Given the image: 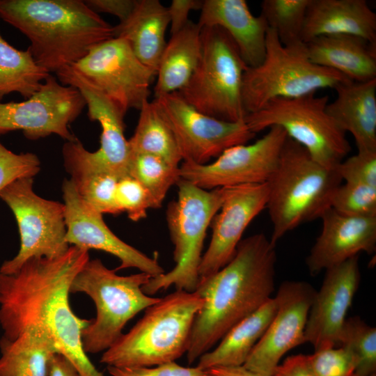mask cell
I'll list each match as a JSON object with an SVG mask.
<instances>
[{
    "mask_svg": "<svg viewBox=\"0 0 376 376\" xmlns=\"http://www.w3.org/2000/svg\"><path fill=\"white\" fill-rule=\"evenodd\" d=\"M169 26L167 7L158 0H137L130 17L113 26V37L125 39L139 61L156 75Z\"/></svg>",
    "mask_w": 376,
    "mask_h": 376,
    "instance_id": "cell-26",
    "label": "cell"
},
{
    "mask_svg": "<svg viewBox=\"0 0 376 376\" xmlns=\"http://www.w3.org/2000/svg\"><path fill=\"white\" fill-rule=\"evenodd\" d=\"M176 185L177 199L169 203L166 211L175 265L171 271L151 278L143 286V291L150 296L171 285L176 290L196 291L207 230L228 189L206 190L181 178Z\"/></svg>",
    "mask_w": 376,
    "mask_h": 376,
    "instance_id": "cell-7",
    "label": "cell"
},
{
    "mask_svg": "<svg viewBox=\"0 0 376 376\" xmlns=\"http://www.w3.org/2000/svg\"><path fill=\"white\" fill-rule=\"evenodd\" d=\"M310 0H263L260 15L283 45L301 41V33Z\"/></svg>",
    "mask_w": 376,
    "mask_h": 376,
    "instance_id": "cell-32",
    "label": "cell"
},
{
    "mask_svg": "<svg viewBox=\"0 0 376 376\" xmlns=\"http://www.w3.org/2000/svg\"><path fill=\"white\" fill-rule=\"evenodd\" d=\"M330 207L350 216H376V187L341 183L333 194Z\"/></svg>",
    "mask_w": 376,
    "mask_h": 376,
    "instance_id": "cell-36",
    "label": "cell"
},
{
    "mask_svg": "<svg viewBox=\"0 0 376 376\" xmlns=\"http://www.w3.org/2000/svg\"><path fill=\"white\" fill-rule=\"evenodd\" d=\"M72 67L125 114L130 109L140 110L148 100L156 75L139 61L125 39L115 37L93 47Z\"/></svg>",
    "mask_w": 376,
    "mask_h": 376,
    "instance_id": "cell-13",
    "label": "cell"
},
{
    "mask_svg": "<svg viewBox=\"0 0 376 376\" xmlns=\"http://www.w3.org/2000/svg\"><path fill=\"white\" fill-rule=\"evenodd\" d=\"M316 290L306 281L283 282L274 298L276 312L243 366L272 376L282 357L305 343L304 331Z\"/></svg>",
    "mask_w": 376,
    "mask_h": 376,
    "instance_id": "cell-17",
    "label": "cell"
},
{
    "mask_svg": "<svg viewBox=\"0 0 376 376\" xmlns=\"http://www.w3.org/2000/svg\"><path fill=\"white\" fill-rule=\"evenodd\" d=\"M308 359L315 376H354L355 361L341 346L315 350Z\"/></svg>",
    "mask_w": 376,
    "mask_h": 376,
    "instance_id": "cell-38",
    "label": "cell"
},
{
    "mask_svg": "<svg viewBox=\"0 0 376 376\" xmlns=\"http://www.w3.org/2000/svg\"><path fill=\"white\" fill-rule=\"evenodd\" d=\"M66 224V242L89 251L109 253L120 262L116 271L135 268L152 278L164 273L157 256H148L116 236L103 219L102 214L88 204L78 194L72 180L65 179L62 186Z\"/></svg>",
    "mask_w": 376,
    "mask_h": 376,
    "instance_id": "cell-18",
    "label": "cell"
},
{
    "mask_svg": "<svg viewBox=\"0 0 376 376\" xmlns=\"http://www.w3.org/2000/svg\"><path fill=\"white\" fill-rule=\"evenodd\" d=\"M49 75L36 63L28 49H17L0 33V101L14 92L29 98Z\"/></svg>",
    "mask_w": 376,
    "mask_h": 376,
    "instance_id": "cell-30",
    "label": "cell"
},
{
    "mask_svg": "<svg viewBox=\"0 0 376 376\" xmlns=\"http://www.w3.org/2000/svg\"><path fill=\"white\" fill-rule=\"evenodd\" d=\"M40 169V162L31 152L17 154L0 142V192L13 182L33 178Z\"/></svg>",
    "mask_w": 376,
    "mask_h": 376,
    "instance_id": "cell-39",
    "label": "cell"
},
{
    "mask_svg": "<svg viewBox=\"0 0 376 376\" xmlns=\"http://www.w3.org/2000/svg\"><path fill=\"white\" fill-rule=\"evenodd\" d=\"M348 80L335 70L312 63L305 43L283 45L268 28L263 61L256 67H247L243 75L244 109L247 115L260 110L272 99L297 97L322 88L334 89Z\"/></svg>",
    "mask_w": 376,
    "mask_h": 376,
    "instance_id": "cell-8",
    "label": "cell"
},
{
    "mask_svg": "<svg viewBox=\"0 0 376 376\" xmlns=\"http://www.w3.org/2000/svg\"><path fill=\"white\" fill-rule=\"evenodd\" d=\"M201 54L186 86L178 93L197 111L228 122L244 120L242 99L247 66L228 33L218 26L201 29Z\"/></svg>",
    "mask_w": 376,
    "mask_h": 376,
    "instance_id": "cell-9",
    "label": "cell"
},
{
    "mask_svg": "<svg viewBox=\"0 0 376 376\" xmlns=\"http://www.w3.org/2000/svg\"><path fill=\"white\" fill-rule=\"evenodd\" d=\"M335 169L345 182L376 187V150L357 151Z\"/></svg>",
    "mask_w": 376,
    "mask_h": 376,
    "instance_id": "cell-40",
    "label": "cell"
},
{
    "mask_svg": "<svg viewBox=\"0 0 376 376\" xmlns=\"http://www.w3.org/2000/svg\"><path fill=\"white\" fill-rule=\"evenodd\" d=\"M33 178L18 179L0 192V198L13 212L18 226L20 246L17 255L5 260L0 272H16L34 257L54 258L64 254L66 242L65 205L45 199L33 189Z\"/></svg>",
    "mask_w": 376,
    "mask_h": 376,
    "instance_id": "cell-12",
    "label": "cell"
},
{
    "mask_svg": "<svg viewBox=\"0 0 376 376\" xmlns=\"http://www.w3.org/2000/svg\"><path fill=\"white\" fill-rule=\"evenodd\" d=\"M371 376H376V374H375V375H371Z\"/></svg>",
    "mask_w": 376,
    "mask_h": 376,
    "instance_id": "cell-47",
    "label": "cell"
},
{
    "mask_svg": "<svg viewBox=\"0 0 376 376\" xmlns=\"http://www.w3.org/2000/svg\"><path fill=\"white\" fill-rule=\"evenodd\" d=\"M86 106L79 90L59 83L51 74L25 101L0 102V134L21 130L32 140L56 134L67 141L77 138L68 126Z\"/></svg>",
    "mask_w": 376,
    "mask_h": 376,
    "instance_id": "cell-16",
    "label": "cell"
},
{
    "mask_svg": "<svg viewBox=\"0 0 376 376\" xmlns=\"http://www.w3.org/2000/svg\"><path fill=\"white\" fill-rule=\"evenodd\" d=\"M352 355L356 370L354 376L376 374V329L359 316L346 319L340 344Z\"/></svg>",
    "mask_w": 376,
    "mask_h": 376,
    "instance_id": "cell-34",
    "label": "cell"
},
{
    "mask_svg": "<svg viewBox=\"0 0 376 376\" xmlns=\"http://www.w3.org/2000/svg\"><path fill=\"white\" fill-rule=\"evenodd\" d=\"M207 370L209 376H263L243 366L214 367Z\"/></svg>",
    "mask_w": 376,
    "mask_h": 376,
    "instance_id": "cell-46",
    "label": "cell"
},
{
    "mask_svg": "<svg viewBox=\"0 0 376 376\" xmlns=\"http://www.w3.org/2000/svg\"><path fill=\"white\" fill-rule=\"evenodd\" d=\"M316 290L304 331L315 350L338 347L346 315L361 281L359 256L325 270Z\"/></svg>",
    "mask_w": 376,
    "mask_h": 376,
    "instance_id": "cell-20",
    "label": "cell"
},
{
    "mask_svg": "<svg viewBox=\"0 0 376 376\" xmlns=\"http://www.w3.org/2000/svg\"><path fill=\"white\" fill-rule=\"evenodd\" d=\"M272 376H315L308 355L299 354L287 357L279 364Z\"/></svg>",
    "mask_w": 376,
    "mask_h": 376,
    "instance_id": "cell-44",
    "label": "cell"
},
{
    "mask_svg": "<svg viewBox=\"0 0 376 376\" xmlns=\"http://www.w3.org/2000/svg\"><path fill=\"white\" fill-rule=\"evenodd\" d=\"M139 111L134 133L128 140L131 153L155 156L179 167L182 158L178 143L155 102L146 101Z\"/></svg>",
    "mask_w": 376,
    "mask_h": 376,
    "instance_id": "cell-29",
    "label": "cell"
},
{
    "mask_svg": "<svg viewBox=\"0 0 376 376\" xmlns=\"http://www.w3.org/2000/svg\"><path fill=\"white\" fill-rule=\"evenodd\" d=\"M0 18L29 38L28 51L49 73L113 38V26L82 0H0Z\"/></svg>",
    "mask_w": 376,
    "mask_h": 376,
    "instance_id": "cell-3",
    "label": "cell"
},
{
    "mask_svg": "<svg viewBox=\"0 0 376 376\" xmlns=\"http://www.w3.org/2000/svg\"><path fill=\"white\" fill-rule=\"evenodd\" d=\"M342 182L336 169L322 166L288 136L278 165L266 182L271 243L276 246L289 231L320 219L330 207L333 194Z\"/></svg>",
    "mask_w": 376,
    "mask_h": 376,
    "instance_id": "cell-5",
    "label": "cell"
},
{
    "mask_svg": "<svg viewBox=\"0 0 376 376\" xmlns=\"http://www.w3.org/2000/svg\"><path fill=\"white\" fill-rule=\"evenodd\" d=\"M327 95L308 93L293 98L269 100L244 121L256 134L279 126L287 136L303 146L322 166L334 169L351 150L344 132L327 111Z\"/></svg>",
    "mask_w": 376,
    "mask_h": 376,
    "instance_id": "cell-10",
    "label": "cell"
},
{
    "mask_svg": "<svg viewBox=\"0 0 376 376\" xmlns=\"http://www.w3.org/2000/svg\"><path fill=\"white\" fill-rule=\"evenodd\" d=\"M203 304L196 291L176 290L160 298L102 353L100 363L116 368H143L175 361L187 352L194 321Z\"/></svg>",
    "mask_w": 376,
    "mask_h": 376,
    "instance_id": "cell-4",
    "label": "cell"
},
{
    "mask_svg": "<svg viewBox=\"0 0 376 376\" xmlns=\"http://www.w3.org/2000/svg\"><path fill=\"white\" fill-rule=\"evenodd\" d=\"M152 277L144 272L120 276L98 258L88 260L74 277L70 294L84 293L93 301L95 318L83 330L82 345L86 354L104 352L122 336L125 324L160 298L143 291Z\"/></svg>",
    "mask_w": 376,
    "mask_h": 376,
    "instance_id": "cell-6",
    "label": "cell"
},
{
    "mask_svg": "<svg viewBox=\"0 0 376 376\" xmlns=\"http://www.w3.org/2000/svg\"><path fill=\"white\" fill-rule=\"evenodd\" d=\"M0 376H49L56 351L47 345L0 339Z\"/></svg>",
    "mask_w": 376,
    "mask_h": 376,
    "instance_id": "cell-31",
    "label": "cell"
},
{
    "mask_svg": "<svg viewBox=\"0 0 376 376\" xmlns=\"http://www.w3.org/2000/svg\"><path fill=\"white\" fill-rule=\"evenodd\" d=\"M346 34L376 42V14L366 0H310L301 41Z\"/></svg>",
    "mask_w": 376,
    "mask_h": 376,
    "instance_id": "cell-23",
    "label": "cell"
},
{
    "mask_svg": "<svg viewBox=\"0 0 376 376\" xmlns=\"http://www.w3.org/2000/svg\"><path fill=\"white\" fill-rule=\"evenodd\" d=\"M56 75L62 84L79 90L88 107V118L97 121L102 128L100 146L95 152L87 150L77 139L64 143L62 152L67 171L70 175L94 172L111 173L119 178L129 176L132 153L124 134L125 114L72 66Z\"/></svg>",
    "mask_w": 376,
    "mask_h": 376,
    "instance_id": "cell-11",
    "label": "cell"
},
{
    "mask_svg": "<svg viewBox=\"0 0 376 376\" xmlns=\"http://www.w3.org/2000/svg\"><path fill=\"white\" fill-rule=\"evenodd\" d=\"M327 111L344 132L352 134L358 151L376 150V79L348 80L335 88Z\"/></svg>",
    "mask_w": 376,
    "mask_h": 376,
    "instance_id": "cell-24",
    "label": "cell"
},
{
    "mask_svg": "<svg viewBox=\"0 0 376 376\" xmlns=\"http://www.w3.org/2000/svg\"><path fill=\"white\" fill-rule=\"evenodd\" d=\"M119 178L108 173L86 172L71 175L79 196L101 214H118L116 198Z\"/></svg>",
    "mask_w": 376,
    "mask_h": 376,
    "instance_id": "cell-35",
    "label": "cell"
},
{
    "mask_svg": "<svg viewBox=\"0 0 376 376\" xmlns=\"http://www.w3.org/2000/svg\"><path fill=\"white\" fill-rule=\"evenodd\" d=\"M49 376H80L73 364L63 354L55 353L50 361Z\"/></svg>",
    "mask_w": 376,
    "mask_h": 376,
    "instance_id": "cell-45",
    "label": "cell"
},
{
    "mask_svg": "<svg viewBox=\"0 0 376 376\" xmlns=\"http://www.w3.org/2000/svg\"><path fill=\"white\" fill-rule=\"evenodd\" d=\"M86 4L95 13H106L126 20L134 10L137 0H87Z\"/></svg>",
    "mask_w": 376,
    "mask_h": 376,
    "instance_id": "cell-43",
    "label": "cell"
},
{
    "mask_svg": "<svg viewBox=\"0 0 376 376\" xmlns=\"http://www.w3.org/2000/svg\"><path fill=\"white\" fill-rule=\"evenodd\" d=\"M197 24L201 29L218 26L224 30L247 67L263 61L268 26L263 16L253 15L245 0L203 1Z\"/></svg>",
    "mask_w": 376,
    "mask_h": 376,
    "instance_id": "cell-22",
    "label": "cell"
},
{
    "mask_svg": "<svg viewBox=\"0 0 376 376\" xmlns=\"http://www.w3.org/2000/svg\"><path fill=\"white\" fill-rule=\"evenodd\" d=\"M288 138L272 126L252 143L230 147L206 164L182 162L180 178L206 190L266 182L275 171Z\"/></svg>",
    "mask_w": 376,
    "mask_h": 376,
    "instance_id": "cell-15",
    "label": "cell"
},
{
    "mask_svg": "<svg viewBox=\"0 0 376 376\" xmlns=\"http://www.w3.org/2000/svg\"><path fill=\"white\" fill-rule=\"evenodd\" d=\"M267 198V182L228 187L210 224L212 237L201 260L199 279L214 274L231 260L244 232L266 208Z\"/></svg>",
    "mask_w": 376,
    "mask_h": 376,
    "instance_id": "cell-19",
    "label": "cell"
},
{
    "mask_svg": "<svg viewBox=\"0 0 376 376\" xmlns=\"http://www.w3.org/2000/svg\"><path fill=\"white\" fill-rule=\"evenodd\" d=\"M130 175L148 190L155 209L162 207L169 189L180 179V166H173L157 157L144 154H132Z\"/></svg>",
    "mask_w": 376,
    "mask_h": 376,
    "instance_id": "cell-33",
    "label": "cell"
},
{
    "mask_svg": "<svg viewBox=\"0 0 376 376\" xmlns=\"http://www.w3.org/2000/svg\"><path fill=\"white\" fill-rule=\"evenodd\" d=\"M88 260V251L70 246L59 257L31 258L13 274L0 272V327L7 340L53 348L80 376H104L83 348L91 320L76 315L69 301L71 283Z\"/></svg>",
    "mask_w": 376,
    "mask_h": 376,
    "instance_id": "cell-1",
    "label": "cell"
},
{
    "mask_svg": "<svg viewBox=\"0 0 376 376\" xmlns=\"http://www.w3.org/2000/svg\"><path fill=\"white\" fill-rule=\"evenodd\" d=\"M277 310L276 299L269 298L258 309L233 327L212 350L203 354L197 366L208 370L220 366H240L264 334Z\"/></svg>",
    "mask_w": 376,
    "mask_h": 376,
    "instance_id": "cell-27",
    "label": "cell"
},
{
    "mask_svg": "<svg viewBox=\"0 0 376 376\" xmlns=\"http://www.w3.org/2000/svg\"><path fill=\"white\" fill-rule=\"evenodd\" d=\"M276 263L275 246L263 233H257L240 242L224 267L199 279L196 292L203 304L194 319L186 352L189 365L272 297Z\"/></svg>",
    "mask_w": 376,
    "mask_h": 376,
    "instance_id": "cell-2",
    "label": "cell"
},
{
    "mask_svg": "<svg viewBox=\"0 0 376 376\" xmlns=\"http://www.w3.org/2000/svg\"><path fill=\"white\" fill-rule=\"evenodd\" d=\"M154 101L175 136L182 162L206 164L228 148L247 143L256 135L244 120L228 122L205 115L178 92Z\"/></svg>",
    "mask_w": 376,
    "mask_h": 376,
    "instance_id": "cell-14",
    "label": "cell"
},
{
    "mask_svg": "<svg viewBox=\"0 0 376 376\" xmlns=\"http://www.w3.org/2000/svg\"><path fill=\"white\" fill-rule=\"evenodd\" d=\"M320 219L322 230L306 260L311 274H318L360 252L371 254L375 251L376 216H350L329 207Z\"/></svg>",
    "mask_w": 376,
    "mask_h": 376,
    "instance_id": "cell-21",
    "label": "cell"
},
{
    "mask_svg": "<svg viewBox=\"0 0 376 376\" xmlns=\"http://www.w3.org/2000/svg\"><path fill=\"white\" fill-rule=\"evenodd\" d=\"M311 61L354 81L376 79V42L352 35L316 37L305 43Z\"/></svg>",
    "mask_w": 376,
    "mask_h": 376,
    "instance_id": "cell-25",
    "label": "cell"
},
{
    "mask_svg": "<svg viewBox=\"0 0 376 376\" xmlns=\"http://www.w3.org/2000/svg\"><path fill=\"white\" fill-rule=\"evenodd\" d=\"M203 1L173 0L168 9L171 35L181 30L189 21L188 17L191 10H201Z\"/></svg>",
    "mask_w": 376,
    "mask_h": 376,
    "instance_id": "cell-42",
    "label": "cell"
},
{
    "mask_svg": "<svg viewBox=\"0 0 376 376\" xmlns=\"http://www.w3.org/2000/svg\"><path fill=\"white\" fill-rule=\"evenodd\" d=\"M201 33L198 24L189 20L171 36L159 62L155 98L178 92L188 83L200 60Z\"/></svg>",
    "mask_w": 376,
    "mask_h": 376,
    "instance_id": "cell-28",
    "label": "cell"
},
{
    "mask_svg": "<svg viewBox=\"0 0 376 376\" xmlns=\"http://www.w3.org/2000/svg\"><path fill=\"white\" fill-rule=\"evenodd\" d=\"M111 376H209L207 370L198 366L186 367L175 361L153 367L116 368L107 366Z\"/></svg>",
    "mask_w": 376,
    "mask_h": 376,
    "instance_id": "cell-41",
    "label": "cell"
},
{
    "mask_svg": "<svg viewBox=\"0 0 376 376\" xmlns=\"http://www.w3.org/2000/svg\"><path fill=\"white\" fill-rule=\"evenodd\" d=\"M116 198L120 212H125L132 221H139L147 216L148 209H155L148 190L132 176L118 179Z\"/></svg>",
    "mask_w": 376,
    "mask_h": 376,
    "instance_id": "cell-37",
    "label": "cell"
}]
</instances>
